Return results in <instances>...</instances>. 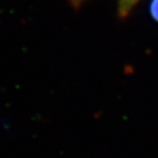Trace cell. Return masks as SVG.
<instances>
[{
  "mask_svg": "<svg viewBox=\"0 0 158 158\" xmlns=\"http://www.w3.org/2000/svg\"><path fill=\"white\" fill-rule=\"evenodd\" d=\"M69 1H70V4H72L75 8H79L80 6L82 5L85 0H69Z\"/></svg>",
  "mask_w": 158,
  "mask_h": 158,
  "instance_id": "cell-3",
  "label": "cell"
},
{
  "mask_svg": "<svg viewBox=\"0 0 158 158\" xmlns=\"http://www.w3.org/2000/svg\"><path fill=\"white\" fill-rule=\"evenodd\" d=\"M141 0H117V13L121 19L130 15V13Z\"/></svg>",
  "mask_w": 158,
  "mask_h": 158,
  "instance_id": "cell-1",
  "label": "cell"
},
{
  "mask_svg": "<svg viewBox=\"0 0 158 158\" xmlns=\"http://www.w3.org/2000/svg\"><path fill=\"white\" fill-rule=\"evenodd\" d=\"M150 14L153 20L158 23V0H152L150 4Z\"/></svg>",
  "mask_w": 158,
  "mask_h": 158,
  "instance_id": "cell-2",
  "label": "cell"
}]
</instances>
